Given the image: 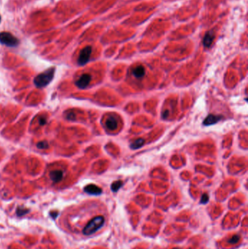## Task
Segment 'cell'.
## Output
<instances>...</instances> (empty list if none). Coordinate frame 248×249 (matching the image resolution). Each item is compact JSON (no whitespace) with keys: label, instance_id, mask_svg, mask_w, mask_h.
Segmentation results:
<instances>
[{"label":"cell","instance_id":"obj_21","mask_svg":"<svg viewBox=\"0 0 248 249\" xmlns=\"http://www.w3.org/2000/svg\"><path fill=\"white\" fill-rule=\"evenodd\" d=\"M0 21H1V16H0Z\"/></svg>","mask_w":248,"mask_h":249},{"label":"cell","instance_id":"obj_6","mask_svg":"<svg viewBox=\"0 0 248 249\" xmlns=\"http://www.w3.org/2000/svg\"><path fill=\"white\" fill-rule=\"evenodd\" d=\"M84 190L85 192L90 194V195H99L102 193L101 189L95 184H89V185L85 186Z\"/></svg>","mask_w":248,"mask_h":249},{"label":"cell","instance_id":"obj_1","mask_svg":"<svg viewBox=\"0 0 248 249\" xmlns=\"http://www.w3.org/2000/svg\"><path fill=\"white\" fill-rule=\"evenodd\" d=\"M105 224V218L103 216H97L91 218L83 227L82 233L85 236L93 235L103 227Z\"/></svg>","mask_w":248,"mask_h":249},{"label":"cell","instance_id":"obj_17","mask_svg":"<svg viewBox=\"0 0 248 249\" xmlns=\"http://www.w3.org/2000/svg\"><path fill=\"white\" fill-rule=\"evenodd\" d=\"M28 211H25V210H23V209H21L20 208H18V211H17V213H18V214L19 216H22V215L25 214L26 213H27Z\"/></svg>","mask_w":248,"mask_h":249},{"label":"cell","instance_id":"obj_9","mask_svg":"<svg viewBox=\"0 0 248 249\" xmlns=\"http://www.w3.org/2000/svg\"><path fill=\"white\" fill-rule=\"evenodd\" d=\"M63 176V173L60 170H55L50 173V177L53 182H59L62 180Z\"/></svg>","mask_w":248,"mask_h":249},{"label":"cell","instance_id":"obj_10","mask_svg":"<svg viewBox=\"0 0 248 249\" xmlns=\"http://www.w3.org/2000/svg\"><path fill=\"white\" fill-rule=\"evenodd\" d=\"M106 125L109 128L110 131H114L117 128V120L113 117H110L107 119L106 122Z\"/></svg>","mask_w":248,"mask_h":249},{"label":"cell","instance_id":"obj_4","mask_svg":"<svg viewBox=\"0 0 248 249\" xmlns=\"http://www.w3.org/2000/svg\"><path fill=\"white\" fill-rule=\"evenodd\" d=\"M92 53V47L87 46L81 50L78 58V64L80 66L85 65L90 60Z\"/></svg>","mask_w":248,"mask_h":249},{"label":"cell","instance_id":"obj_15","mask_svg":"<svg viewBox=\"0 0 248 249\" xmlns=\"http://www.w3.org/2000/svg\"><path fill=\"white\" fill-rule=\"evenodd\" d=\"M48 146V143L47 141H41V142H39L37 144V146L39 149H47Z\"/></svg>","mask_w":248,"mask_h":249},{"label":"cell","instance_id":"obj_16","mask_svg":"<svg viewBox=\"0 0 248 249\" xmlns=\"http://www.w3.org/2000/svg\"><path fill=\"white\" fill-rule=\"evenodd\" d=\"M208 201H209V196H208L207 194H203L202 196L200 203H202V204H206Z\"/></svg>","mask_w":248,"mask_h":249},{"label":"cell","instance_id":"obj_14","mask_svg":"<svg viewBox=\"0 0 248 249\" xmlns=\"http://www.w3.org/2000/svg\"><path fill=\"white\" fill-rule=\"evenodd\" d=\"M239 240H240L239 235H234V236H232V238L228 240V243H229L230 244H236V243H237L238 242H239Z\"/></svg>","mask_w":248,"mask_h":249},{"label":"cell","instance_id":"obj_5","mask_svg":"<svg viewBox=\"0 0 248 249\" xmlns=\"http://www.w3.org/2000/svg\"><path fill=\"white\" fill-rule=\"evenodd\" d=\"M90 80H91V76L89 74H84L76 82V85L80 89H84L90 84Z\"/></svg>","mask_w":248,"mask_h":249},{"label":"cell","instance_id":"obj_12","mask_svg":"<svg viewBox=\"0 0 248 249\" xmlns=\"http://www.w3.org/2000/svg\"><path fill=\"white\" fill-rule=\"evenodd\" d=\"M143 144H144V140L143 139H138L130 144V148L132 150H137L143 146Z\"/></svg>","mask_w":248,"mask_h":249},{"label":"cell","instance_id":"obj_3","mask_svg":"<svg viewBox=\"0 0 248 249\" xmlns=\"http://www.w3.org/2000/svg\"><path fill=\"white\" fill-rule=\"evenodd\" d=\"M0 43L8 47H16L19 44V40L9 32L3 31L0 33Z\"/></svg>","mask_w":248,"mask_h":249},{"label":"cell","instance_id":"obj_13","mask_svg":"<svg viewBox=\"0 0 248 249\" xmlns=\"http://www.w3.org/2000/svg\"><path fill=\"white\" fill-rule=\"evenodd\" d=\"M122 185H123V182H122V181H117V182H113V184H111V190H112L113 192H116L118 191V190L120 189L121 187H122Z\"/></svg>","mask_w":248,"mask_h":249},{"label":"cell","instance_id":"obj_2","mask_svg":"<svg viewBox=\"0 0 248 249\" xmlns=\"http://www.w3.org/2000/svg\"><path fill=\"white\" fill-rule=\"evenodd\" d=\"M55 71V67H51L43 73L39 74L34 79V84L37 88H43L50 83L53 79Z\"/></svg>","mask_w":248,"mask_h":249},{"label":"cell","instance_id":"obj_20","mask_svg":"<svg viewBox=\"0 0 248 249\" xmlns=\"http://www.w3.org/2000/svg\"><path fill=\"white\" fill-rule=\"evenodd\" d=\"M173 249H180V248H173Z\"/></svg>","mask_w":248,"mask_h":249},{"label":"cell","instance_id":"obj_8","mask_svg":"<svg viewBox=\"0 0 248 249\" xmlns=\"http://www.w3.org/2000/svg\"><path fill=\"white\" fill-rule=\"evenodd\" d=\"M223 117L221 115H214V114H210L206 117L204 121L203 122L204 125H214L217 123V122L220 121Z\"/></svg>","mask_w":248,"mask_h":249},{"label":"cell","instance_id":"obj_7","mask_svg":"<svg viewBox=\"0 0 248 249\" xmlns=\"http://www.w3.org/2000/svg\"><path fill=\"white\" fill-rule=\"evenodd\" d=\"M214 38H215V34L213 31H209L206 33L203 39V45L204 48H210L213 44Z\"/></svg>","mask_w":248,"mask_h":249},{"label":"cell","instance_id":"obj_18","mask_svg":"<svg viewBox=\"0 0 248 249\" xmlns=\"http://www.w3.org/2000/svg\"><path fill=\"white\" fill-rule=\"evenodd\" d=\"M66 118H67V120H72L75 118V114L74 113H69V114L66 115Z\"/></svg>","mask_w":248,"mask_h":249},{"label":"cell","instance_id":"obj_19","mask_svg":"<svg viewBox=\"0 0 248 249\" xmlns=\"http://www.w3.org/2000/svg\"><path fill=\"white\" fill-rule=\"evenodd\" d=\"M39 125H45L46 124L47 120L45 118H40L39 120Z\"/></svg>","mask_w":248,"mask_h":249},{"label":"cell","instance_id":"obj_11","mask_svg":"<svg viewBox=\"0 0 248 249\" xmlns=\"http://www.w3.org/2000/svg\"><path fill=\"white\" fill-rule=\"evenodd\" d=\"M132 74L135 76L136 78H141L144 76L145 74V68L143 66H138L135 69L132 70Z\"/></svg>","mask_w":248,"mask_h":249}]
</instances>
